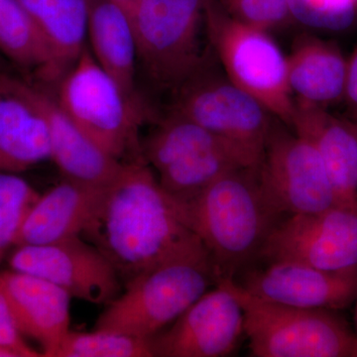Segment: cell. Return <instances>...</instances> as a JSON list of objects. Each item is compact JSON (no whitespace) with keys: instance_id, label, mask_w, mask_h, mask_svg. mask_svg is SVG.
Here are the masks:
<instances>
[{"instance_id":"obj_1","label":"cell","mask_w":357,"mask_h":357,"mask_svg":"<svg viewBox=\"0 0 357 357\" xmlns=\"http://www.w3.org/2000/svg\"><path fill=\"white\" fill-rule=\"evenodd\" d=\"M81 236L126 284L166 263L208 253L145 160L124 164Z\"/></svg>"},{"instance_id":"obj_2","label":"cell","mask_w":357,"mask_h":357,"mask_svg":"<svg viewBox=\"0 0 357 357\" xmlns=\"http://www.w3.org/2000/svg\"><path fill=\"white\" fill-rule=\"evenodd\" d=\"M176 201L220 280H232L255 264L270 234L285 218L268 203L258 168L252 167L222 174L191 198Z\"/></svg>"},{"instance_id":"obj_3","label":"cell","mask_w":357,"mask_h":357,"mask_svg":"<svg viewBox=\"0 0 357 357\" xmlns=\"http://www.w3.org/2000/svg\"><path fill=\"white\" fill-rule=\"evenodd\" d=\"M220 281L208 253L166 263L126 283L96 330L151 340Z\"/></svg>"},{"instance_id":"obj_4","label":"cell","mask_w":357,"mask_h":357,"mask_svg":"<svg viewBox=\"0 0 357 357\" xmlns=\"http://www.w3.org/2000/svg\"><path fill=\"white\" fill-rule=\"evenodd\" d=\"M54 96L70 119L115 159L145 160L139 128L147 107L130 100L89 48L59 82Z\"/></svg>"},{"instance_id":"obj_5","label":"cell","mask_w":357,"mask_h":357,"mask_svg":"<svg viewBox=\"0 0 357 357\" xmlns=\"http://www.w3.org/2000/svg\"><path fill=\"white\" fill-rule=\"evenodd\" d=\"M241 303L249 356L357 357V335L335 310L304 309L258 299L223 279Z\"/></svg>"},{"instance_id":"obj_6","label":"cell","mask_w":357,"mask_h":357,"mask_svg":"<svg viewBox=\"0 0 357 357\" xmlns=\"http://www.w3.org/2000/svg\"><path fill=\"white\" fill-rule=\"evenodd\" d=\"M206 32L227 79L291 126L296 112L288 61L268 31L234 20L215 0L204 13Z\"/></svg>"},{"instance_id":"obj_7","label":"cell","mask_w":357,"mask_h":357,"mask_svg":"<svg viewBox=\"0 0 357 357\" xmlns=\"http://www.w3.org/2000/svg\"><path fill=\"white\" fill-rule=\"evenodd\" d=\"M208 0H137L129 16L138 63L158 88L176 91L204 63L201 25Z\"/></svg>"},{"instance_id":"obj_8","label":"cell","mask_w":357,"mask_h":357,"mask_svg":"<svg viewBox=\"0 0 357 357\" xmlns=\"http://www.w3.org/2000/svg\"><path fill=\"white\" fill-rule=\"evenodd\" d=\"M171 112L234 143L260 164L272 123L264 107L206 64L176 91Z\"/></svg>"},{"instance_id":"obj_9","label":"cell","mask_w":357,"mask_h":357,"mask_svg":"<svg viewBox=\"0 0 357 357\" xmlns=\"http://www.w3.org/2000/svg\"><path fill=\"white\" fill-rule=\"evenodd\" d=\"M258 178L281 217L318 213L337 204L323 160L309 141L272 124Z\"/></svg>"},{"instance_id":"obj_10","label":"cell","mask_w":357,"mask_h":357,"mask_svg":"<svg viewBox=\"0 0 357 357\" xmlns=\"http://www.w3.org/2000/svg\"><path fill=\"white\" fill-rule=\"evenodd\" d=\"M278 260L326 271L357 268V206L335 204L318 213L283 218L256 262Z\"/></svg>"},{"instance_id":"obj_11","label":"cell","mask_w":357,"mask_h":357,"mask_svg":"<svg viewBox=\"0 0 357 357\" xmlns=\"http://www.w3.org/2000/svg\"><path fill=\"white\" fill-rule=\"evenodd\" d=\"M9 265L15 271L51 282L72 298L93 304H109L121 295V279L116 269L82 236L16 246Z\"/></svg>"},{"instance_id":"obj_12","label":"cell","mask_w":357,"mask_h":357,"mask_svg":"<svg viewBox=\"0 0 357 357\" xmlns=\"http://www.w3.org/2000/svg\"><path fill=\"white\" fill-rule=\"evenodd\" d=\"M243 335V307L220 281L150 342L154 356L223 357L234 351Z\"/></svg>"},{"instance_id":"obj_13","label":"cell","mask_w":357,"mask_h":357,"mask_svg":"<svg viewBox=\"0 0 357 357\" xmlns=\"http://www.w3.org/2000/svg\"><path fill=\"white\" fill-rule=\"evenodd\" d=\"M234 283L258 299L304 309L340 310L356 300L357 268L326 271L304 263L255 262Z\"/></svg>"},{"instance_id":"obj_14","label":"cell","mask_w":357,"mask_h":357,"mask_svg":"<svg viewBox=\"0 0 357 357\" xmlns=\"http://www.w3.org/2000/svg\"><path fill=\"white\" fill-rule=\"evenodd\" d=\"M48 159V123L31 83L0 70V172H24Z\"/></svg>"},{"instance_id":"obj_15","label":"cell","mask_w":357,"mask_h":357,"mask_svg":"<svg viewBox=\"0 0 357 357\" xmlns=\"http://www.w3.org/2000/svg\"><path fill=\"white\" fill-rule=\"evenodd\" d=\"M31 84L33 96L48 123L51 159L63 178L91 187L109 188L126 163L91 139L66 114L50 89Z\"/></svg>"},{"instance_id":"obj_16","label":"cell","mask_w":357,"mask_h":357,"mask_svg":"<svg viewBox=\"0 0 357 357\" xmlns=\"http://www.w3.org/2000/svg\"><path fill=\"white\" fill-rule=\"evenodd\" d=\"M0 288L20 333L41 344L43 356H55L70 331L69 294L51 282L13 269L0 273Z\"/></svg>"},{"instance_id":"obj_17","label":"cell","mask_w":357,"mask_h":357,"mask_svg":"<svg viewBox=\"0 0 357 357\" xmlns=\"http://www.w3.org/2000/svg\"><path fill=\"white\" fill-rule=\"evenodd\" d=\"M290 128L316 148L337 204L357 206V133L354 122L335 116L326 107L296 100Z\"/></svg>"},{"instance_id":"obj_18","label":"cell","mask_w":357,"mask_h":357,"mask_svg":"<svg viewBox=\"0 0 357 357\" xmlns=\"http://www.w3.org/2000/svg\"><path fill=\"white\" fill-rule=\"evenodd\" d=\"M107 190L64 178L40 195L21 227L15 246L42 245L81 236L100 210Z\"/></svg>"},{"instance_id":"obj_19","label":"cell","mask_w":357,"mask_h":357,"mask_svg":"<svg viewBox=\"0 0 357 357\" xmlns=\"http://www.w3.org/2000/svg\"><path fill=\"white\" fill-rule=\"evenodd\" d=\"M88 36L96 62L126 95L146 107L136 86L137 45L130 16L114 0H88Z\"/></svg>"},{"instance_id":"obj_20","label":"cell","mask_w":357,"mask_h":357,"mask_svg":"<svg viewBox=\"0 0 357 357\" xmlns=\"http://www.w3.org/2000/svg\"><path fill=\"white\" fill-rule=\"evenodd\" d=\"M287 61L289 86L297 100L326 107L344 100L347 60L337 45L304 35Z\"/></svg>"},{"instance_id":"obj_21","label":"cell","mask_w":357,"mask_h":357,"mask_svg":"<svg viewBox=\"0 0 357 357\" xmlns=\"http://www.w3.org/2000/svg\"><path fill=\"white\" fill-rule=\"evenodd\" d=\"M38 26L49 49L52 63L40 86H57L86 48L88 0H18Z\"/></svg>"},{"instance_id":"obj_22","label":"cell","mask_w":357,"mask_h":357,"mask_svg":"<svg viewBox=\"0 0 357 357\" xmlns=\"http://www.w3.org/2000/svg\"><path fill=\"white\" fill-rule=\"evenodd\" d=\"M217 148L239 150L259 167L250 155L234 143L223 139L197 122L171 112L159 121L158 126L148 136L142 144V153L148 165H151L158 172L187 155Z\"/></svg>"},{"instance_id":"obj_23","label":"cell","mask_w":357,"mask_h":357,"mask_svg":"<svg viewBox=\"0 0 357 357\" xmlns=\"http://www.w3.org/2000/svg\"><path fill=\"white\" fill-rule=\"evenodd\" d=\"M0 52L43 83L50 70V49L38 26L18 0H0Z\"/></svg>"},{"instance_id":"obj_24","label":"cell","mask_w":357,"mask_h":357,"mask_svg":"<svg viewBox=\"0 0 357 357\" xmlns=\"http://www.w3.org/2000/svg\"><path fill=\"white\" fill-rule=\"evenodd\" d=\"M150 340L124 333L95 330L70 331L54 357H153Z\"/></svg>"},{"instance_id":"obj_25","label":"cell","mask_w":357,"mask_h":357,"mask_svg":"<svg viewBox=\"0 0 357 357\" xmlns=\"http://www.w3.org/2000/svg\"><path fill=\"white\" fill-rule=\"evenodd\" d=\"M40 195L15 173L0 172V263L16 238Z\"/></svg>"},{"instance_id":"obj_26","label":"cell","mask_w":357,"mask_h":357,"mask_svg":"<svg viewBox=\"0 0 357 357\" xmlns=\"http://www.w3.org/2000/svg\"><path fill=\"white\" fill-rule=\"evenodd\" d=\"M288 4L291 17L314 29L344 31L357 18V0H288Z\"/></svg>"},{"instance_id":"obj_27","label":"cell","mask_w":357,"mask_h":357,"mask_svg":"<svg viewBox=\"0 0 357 357\" xmlns=\"http://www.w3.org/2000/svg\"><path fill=\"white\" fill-rule=\"evenodd\" d=\"M225 7L234 20L265 31L292 18L288 0H225Z\"/></svg>"},{"instance_id":"obj_28","label":"cell","mask_w":357,"mask_h":357,"mask_svg":"<svg viewBox=\"0 0 357 357\" xmlns=\"http://www.w3.org/2000/svg\"><path fill=\"white\" fill-rule=\"evenodd\" d=\"M18 330L4 293L0 288V347L20 352L21 357H38L43 354L26 344Z\"/></svg>"},{"instance_id":"obj_29","label":"cell","mask_w":357,"mask_h":357,"mask_svg":"<svg viewBox=\"0 0 357 357\" xmlns=\"http://www.w3.org/2000/svg\"><path fill=\"white\" fill-rule=\"evenodd\" d=\"M344 100L354 112H357V48L347 60V79Z\"/></svg>"},{"instance_id":"obj_30","label":"cell","mask_w":357,"mask_h":357,"mask_svg":"<svg viewBox=\"0 0 357 357\" xmlns=\"http://www.w3.org/2000/svg\"><path fill=\"white\" fill-rule=\"evenodd\" d=\"M114 1L116 2V3H119V6L123 7V8L129 13H130L131 9H132V7L135 6L137 0H114Z\"/></svg>"},{"instance_id":"obj_31","label":"cell","mask_w":357,"mask_h":357,"mask_svg":"<svg viewBox=\"0 0 357 357\" xmlns=\"http://www.w3.org/2000/svg\"><path fill=\"white\" fill-rule=\"evenodd\" d=\"M0 357H21L20 352L0 347Z\"/></svg>"},{"instance_id":"obj_32","label":"cell","mask_w":357,"mask_h":357,"mask_svg":"<svg viewBox=\"0 0 357 357\" xmlns=\"http://www.w3.org/2000/svg\"><path fill=\"white\" fill-rule=\"evenodd\" d=\"M352 122H354V126H356V133H357V112H356V115H354V121H352Z\"/></svg>"},{"instance_id":"obj_33","label":"cell","mask_w":357,"mask_h":357,"mask_svg":"<svg viewBox=\"0 0 357 357\" xmlns=\"http://www.w3.org/2000/svg\"><path fill=\"white\" fill-rule=\"evenodd\" d=\"M356 335H357V292H356Z\"/></svg>"},{"instance_id":"obj_34","label":"cell","mask_w":357,"mask_h":357,"mask_svg":"<svg viewBox=\"0 0 357 357\" xmlns=\"http://www.w3.org/2000/svg\"><path fill=\"white\" fill-rule=\"evenodd\" d=\"M0 70H3V66H2L1 60H0Z\"/></svg>"}]
</instances>
